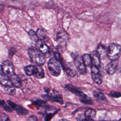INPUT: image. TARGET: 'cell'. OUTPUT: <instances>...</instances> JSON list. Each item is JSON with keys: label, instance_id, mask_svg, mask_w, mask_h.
Returning a JSON list of instances; mask_svg holds the SVG:
<instances>
[{"label": "cell", "instance_id": "1", "mask_svg": "<svg viewBox=\"0 0 121 121\" xmlns=\"http://www.w3.org/2000/svg\"><path fill=\"white\" fill-rule=\"evenodd\" d=\"M32 61L37 66H41L45 62V56L36 48L30 47L28 51Z\"/></svg>", "mask_w": 121, "mask_h": 121}, {"label": "cell", "instance_id": "2", "mask_svg": "<svg viewBox=\"0 0 121 121\" xmlns=\"http://www.w3.org/2000/svg\"><path fill=\"white\" fill-rule=\"evenodd\" d=\"M121 55V46L116 43H111L107 49V56L112 60H118Z\"/></svg>", "mask_w": 121, "mask_h": 121}, {"label": "cell", "instance_id": "3", "mask_svg": "<svg viewBox=\"0 0 121 121\" xmlns=\"http://www.w3.org/2000/svg\"><path fill=\"white\" fill-rule=\"evenodd\" d=\"M48 67L50 73L53 76H59L61 72V68L59 61L55 58H51L48 62Z\"/></svg>", "mask_w": 121, "mask_h": 121}, {"label": "cell", "instance_id": "4", "mask_svg": "<svg viewBox=\"0 0 121 121\" xmlns=\"http://www.w3.org/2000/svg\"><path fill=\"white\" fill-rule=\"evenodd\" d=\"M73 59L74 65L79 72L82 75L86 74V66L84 64L82 57L78 55H77L74 56Z\"/></svg>", "mask_w": 121, "mask_h": 121}, {"label": "cell", "instance_id": "5", "mask_svg": "<svg viewBox=\"0 0 121 121\" xmlns=\"http://www.w3.org/2000/svg\"><path fill=\"white\" fill-rule=\"evenodd\" d=\"M91 73L93 81L97 84L100 85L103 82V77L99 68L92 65L91 66Z\"/></svg>", "mask_w": 121, "mask_h": 121}, {"label": "cell", "instance_id": "6", "mask_svg": "<svg viewBox=\"0 0 121 121\" xmlns=\"http://www.w3.org/2000/svg\"><path fill=\"white\" fill-rule=\"evenodd\" d=\"M2 72L5 75L10 77L14 74V67L13 64L9 60H5L2 65Z\"/></svg>", "mask_w": 121, "mask_h": 121}, {"label": "cell", "instance_id": "7", "mask_svg": "<svg viewBox=\"0 0 121 121\" xmlns=\"http://www.w3.org/2000/svg\"><path fill=\"white\" fill-rule=\"evenodd\" d=\"M36 48L38 49L45 56L48 57L50 56V50L46 44L41 40H38L36 42Z\"/></svg>", "mask_w": 121, "mask_h": 121}, {"label": "cell", "instance_id": "8", "mask_svg": "<svg viewBox=\"0 0 121 121\" xmlns=\"http://www.w3.org/2000/svg\"><path fill=\"white\" fill-rule=\"evenodd\" d=\"M119 64L118 60H111L106 67V71L109 75L113 74L117 70Z\"/></svg>", "mask_w": 121, "mask_h": 121}, {"label": "cell", "instance_id": "9", "mask_svg": "<svg viewBox=\"0 0 121 121\" xmlns=\"http://www.w3.org/2000/svg\"><path fill=\"white\" fill-rule=\"evenodd\" d=\"M67 88L71 92H72L75 95L79 97L80 99L81 102L84 100L86 98L88 97V96L85 94H84L82 91L78 90V89L74 86H73L71 85H68L66 86Z\"/></svg>", "mask_w": 121, "mask_h": 121}, {"label": "cell", "instance_id": "10", "mask_svg": "<svg viewBox=\"0 0 121 121\" xmlns=\"http://www.w3.org/2000/svg\"><path fill=\"white\" fill-rule=\"evenodd\" d=\"M8 103L9 104V105L13 109V110H15L18 114H21L23 115L28 114V111L23 107L17 105L10 101H8Z\"/></svg>", "mask_w": 121, "mask_h": 121}, {"label": "cell", "instance_id": "11", "mask_svg": "<svg viewBox=\"0 0 121 121\" xmlns=\"http://www.w3.org/2000/svg\"><path fill=\"white\" fill-rule=\"evenodd\" d=\"M62 66L68 75L71 77H75L76 74V71L72 64L70 62L63 63Z\"/></svg>", "mask_w": 121, "mask_h": 121}, {"label": "cell", "instance_id": "12", "mask_svg": "<svg viewBox=\"0 0 121 121\" xmlns=\"http://www.w3.org/2000/svg\"><path fill=\"white\" fill-rule=\"evenodd\" d=\"M0 84L4 87L14 86L10 77L3 73L0 74Z\"/></svg>", "mask_w": 121, "mask_h": 121}, {"label": "cell", "instance_id": "13", "mask_svg": "<svg viewBox=\"0 0 121 121\" xmlns=\"http://www.w3.org/2000/svg\"><path fill=\"white\" fill-rule=\"evenodd\" d=\"M90 55L92 60V65L99 68L101 64V57L99 53L97 51H94L91 52Z\"/></svg>", "mask_w": 121, "mask_h": 121}, {"label": "cell", "instance_id": "14", "mask_svg": "<svg viewBox=\"0 0 121 121\" xmlns=\"http://www.w3.org/2000/svg\"><path fill=\"white\" fill-rule=\"evenodd\" d=\"M67 35L66 33L61 30L58 32L57 35V38L58 42L59 43L60 45L61 46H65L66 43V40H67Z\"/></svg>", "mask_w": 121, "mask_h": 121}, {"label": "cell", "instance_id": "15", "mask_svg": "<svg viewBox=\"0 0 121 121\" xmlns=\"http://www.w3.org/2000/svg\"><path fill=\"white\" fill-rule=\"evenodd\" d=\"M24 70L26 74L28 76L35 75L38 72V66H34L33 65H28L25 67Z\"/></svg>", "mask_w": 121, "mask_h": 121}, {"label": "cell", "instance_id": "16", "mask_svg": "<svg viewBox=\"0 0 121 121\" xmlns=\"http://www.w3.org/2000/svg\"><path fill=\"white\" fill-rule=\"evenodd\" d=\"M96 51L100 55L101 58L104 59L107 56V49L102 43L99 44Z\"/></svg>", "mask_w": 121, "mask_h": 121}, {"label": "cell", "instance_id": "17", "mask_svg": "<svg viewBox=\"0 0 121 121\" xmlns=\"http://www.w3.org/2000/svg\"><path fill=\"white\" fill-rule=\"evenodd\" d=\"M11 79V81L13 84L14 86H15L17 88L20 87L22 86L21 80L18 76L14 74L10 77H9Z\"/></svg>", "mask_w": 121, "mask_h": 121}, {"label": "cell", "instance_id": "18", "mask_svg": "<svg viewBox=\"0 0 121 121\" xmlns=\"http://www.w3.org/2000/svg\"><path fill=\"white\" fill-rule=\"evenodd\" d=\"M93 95L95 98L99 102H105L107 101V99L105 96L102 92L99 91H94Z\"/></svg>", "mask_w": 121, "mask_h": 121}, {"label": "cell", "instance_id": "19", "mask_svg": "<svg viewBox=\"0 0 121 121\" xmlns=\"http://www.w3.org/2000/svg\"><path fill=\"white\" fill-rule=\"evenodd\" d=\"M82 59L86 66H91L92 65V60L90 54L87 53H84L82 55Z\"/></svg>", "mask_w": 121, "mask_h": 121}, {"label": "cell", "instance_id": "20", "mask_svg": "<svg viewBox=\"0 0 121 121\" xmlns=\"http://www.w3.org/2000/svg\"><path fill=\"white\" fill-rule=\"evenodd\" d=\"M84 114L88 120H92L95 117L96 115V112L94 109L90 108L85 112Z\"/></svg>", "mask_w": 121, "mask_h": 121}, {"label": "cell", "instance_id": "21", "mask_svg": "<svg viewBox=\"0 0 121 121\" xmlns=\"http://www.w3.org/2000/svg\"><path fill=\"white\" fill-rule=\"evenodd\" d=\"M36 35L38 39H40V40L43 41L44 39L46 37V33L44 30L43 29H39L37 31Z\"/></svg>", "mask_w": 121, "mask_h": 121}, {"label": "cell", "instance_id": "22", "mask_svg": "<svg viewBox=\"0 0 121 121\" xmlns=\"http://www.w3.org/2000/svg\"><path fill=\"white\" fill-rule=\"evenodd\" d=\"M28 34H29V35L30 39L32 41H33L36 43L39 40V39L37 37V35H36V33H35L33 30H30L28 32Z\"/></svg>", "mask_w": 121, "mask_h": 121}, {"label": "cell", "instance_id": "23", "mask_svg": "<svg viewBox=\"0 0 121 121\" xmlns=\"http://www.w3.org/2000/svg\"><path fill=\"white\" fill-rule=\"evenodd\" d=\"M38 70L37 73L35 75L37 78H43L44 77V73L43 69L42 67H40V66H38Z\"/></svg>", "mask_w": 121, "mask_h": 121}, {"label": "cell", "instance_id": "24", "mask_svg": "<svg viewBox=\"0 0 121 121\" xmlns=\"http://www.w3.org/2000/svg\"><path fill=\"white\" fill-rule=\"evenodd\" d=\"M4 89L7 93L10 95H14L16 93V89L14 86L5 87H4Z\"/></svg>", "mask_w": 121, "mask_h": 121}, {"label": "cell", "instance_id": "25", "mask_svg": "<svg viewBox=\"0 0 121 121\" xmlns=\"http://www.w3.org/2000/svg\"><path fill=\"white\" fill-rule=\"evenodd\" d=\"M0 106L7 111L10 112L13 110V109L10 107V106L7 105V104L3 100H0Z\"/></svg>", "mask_w": 121, "mask_h": 121}, {"label": "cell", "instance_id": "26", "mask_svg": "<svg viewBox=\"0 0 121 121\" xmlns=\"http://www.w3.org/2000/svg\"><path fill=\"white\" fill-rule=\"evenodd\" d=\"M77 121H89V120L86 117L84 114H79L77 117Z\"/></svg>", "mask_w": 121, "mask_h": 121}, {"label": "cell", "instance_id": "27", "mask_svg": "<svg viewBox=\"0 0 121 121\" xmlns=\"http://www.w3.org/2000/svg\"><path fill=\"white\" fill-rule=\"evenodd\" d=\"M0 120L1 121H10L9 116L5 113H3L1 115Z\"/></svg>", "mask_w": 121, "mask_h": 121}, {"label": "cell", "instance_id": "28", "mask_svg": "<svg viewBox=\"0 0 121 121\" xmlns=\"http://www.w3.org/2000/svg\"><path fill=\"white\" fill-rule=\"evenodd\" d=\"M27 121H38L37 117L34 115H31L28 117Z\"/></svg>", "mask_w": 121, "mask_h": 121}, {"label": "cell", "instance_id": "29", "mask_svg": "<svg viewBox=\"0 0 121 121\" xmlns=\"http://www.w3.org/2000/svg\"><path fill=\"white\" fill-rule=\"evenodd\" d=\"M35 103L36 105H38V106H44L45 104V103L40 100H38L36 101L35 102Z\"/></svg>", "mask_w": 121, "mask_h": 121}, {"label": "cell", "instance_id": "30", "mask_svg": "<svg viewBox=\"0 0 121 121\" xmlns=\"http://www.w3.org/2000/svg\"><path fill=\"white\" fill-rule=\"evenodd\" d=\"M111 95L113 96V97H120L121 96V94L119 93H117V92H112L111 93Z\"/></svg>", "mask_w": 121, "mask_h": 121}, {"label": "cell", "instance_id": "31", "mask_svg": "<svg viewBox=\"0 0 121 121\" xmlns=\"http://www.w3.org/2000/svg\"><path fill=\"white\" fill-rule=\"evenodd\" d=\"M2 73H3L2 72V66H1L0 65V74Z\"/></svg>", "mask_w": 121, "mask_h": 121}, {"label": "cell", "instance_id": "32", "mask_svg": "<svg viewBox=\"0 0 121 121\" xmlns=\"http://www.w3.org/2000/svg\"><path fill=\"white\" fill-rule=\"evenodd\" d=\"M3 5H2L0 4V11L1 10H2V9H3Z\"/></svg>", "mask_w": 121, "mask_h": 121}, {"label": "cell", "instance_id": "33", "mask_svg": "<svg viewBox=\"0 0 121 121\" xmlns=\"http://www.w3.org/2000/svg\"><path fill=\"white\" fill-rule=\"evenodd\" d=\"M59 121H68V120H66V119H60V120H59Z\"/></svg>", "mask_w": 121, "mask_h": 121}, {"label": "cell", "instance_id": "34", "mask_svg": "<svg viewBox=\"0 0 121 121\" xmlns=\"http://www.w3.org/2000/svg\"><path fill=\"white\" fill-rule=\"evenodd\" d=\"M89 121H93L92 119V120H89Z\"/></svg>", "mask_w": 121, "mask_h": 121}, {"label": "cell", "instance_id": "35", "mask_svg": "<svg viewBox=\"0 0 121 121\" xmlns=\"http://www.w3.org/2000/svg\"><path fill=\"white\" fill-rule=\"evenodd\" d=\"M112 121H116V120H112Z\"/></svg>", "mask_w": 121, "mask_h": 121}, {"label": "cell", "instance_id": "36", "mask_svg": "<svg viewBox=\"0 0 121 121\" xmlns=\"http://www.w3.org/2000/svg\"><path fill=\"white\" fill-rule=\"evenodd\" d=\"M119 121H121V119H120V120H119Z\"/></svg>", "mask_w": 121, "mask_h": 121}, {"label": "cell", "instance_id": "37", "mask_svg": "<svg viewBox=\"0 0 121 121\" xmlns=\"http://www.w3.org/2000/svg\"></svg>", "mask_w": 121, "mask_h": 121}]
</instances>
